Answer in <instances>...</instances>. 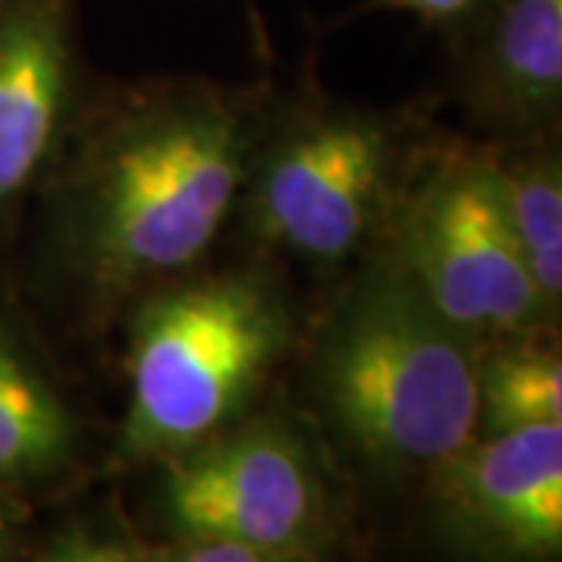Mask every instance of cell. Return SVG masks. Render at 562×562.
I'll return each mask as SVG.
<instances>
[{"mask_svg": "<svg viewBox=\"0 0 562 562\" xmlns=\"http://www.w3.org/2000/svg\"><path fill=\"white\" fill-rule=\"evenodd\" d=\"M247 154L241 113L184 91L120 120L88 154L72 198V238L88 276L132 288L179 272L220 235Z\"/></svg>", "mask_w": 562, "mask_h": 562, "instance_id": "6da1fadb", "label": "cell"}, {"mask_svg": "<svg viewBox=\"0 0 562 562\" xmlns=\"http://www.w3.org/2000/svg\"><path fill=\"white\" fill-rule=\"evenodd\" d=\"M479 369L472 338L384 266L331 313L316 384L338 431L372 465L435 472L475 438Z\"/></svg>", "mask_w": 562, "mask_h": 562, "instance_id": "7a4b0ae2", "label": "cell"}, {"mask_svg": "<svg viewBox=\"0 0 562 562\" xmlns=\"http://www.w3.org/2000/svg\"><path fill=\"white\" fill-rule=\"evenodd\" d=\"M288 338L276 294L250 276L172 288L147 303L132 338L128 457H176L228 428Z\"/></svg>", "mask_w": 562, "mask_h": 562, "instance_id": "3957f363", "label": "cell"}, {"mask_svg": "<svg viewBox=\"0 0 562 562\" xmlns=\"http://www.w3.org/2000/svg\"><path fill=\"white\" fill-rule=\"evenodd\" d=\"M462 335H509L547 313L516 241L501 169L484 157H450L428 172L403 216L401 262Z\"/></svg>", "mask_w": 562, "mask_h": 562, "instance_id": "277c9868", "label": "cell"}, {"mask_svg": "<svg viewBox=\"0 0 562 562\" xmlns=\"http://www.w3.org/2000/svg\"><path fill=\"white\" fill-rule=\"evenodd\" d=\"M162 516L179 538L310 553L325 528V487L306 443L262 419L166 457Z\"/></svg>", "mask_w": 562, "mask_h": 562, "instance_id": "5b68a950", "label": "cell"}, {"mask_svg": "<svg viewBox=\"0 0 562 562\" xmlns=\"http://www.w3.org/2000/svg\"><path fill=\"white\" fill-rule=\"evenodd\" d=\"M391 147L375 122H303L262 162L254 220L266 241L313 260H341L369 235L387 184Z\"/></svg>", "mask_w": 562, "mask_h": 562, "instance_id": "8992f818", "label": "cell"}, {"mask_svg": "<svg viewBox=\"0 0 562 562\" xmlns=\"http://www.w3.org/2000/svg\"><path fill=\"white\" fill-rule=\"evenodd\" d=\"M450 531L501 562H550L562 550V422L484 435L435 469Z\"/></svg>", "mask_w": 562, "mask_h": 562, "instance_id": "52a82bcc", "label": "cell"}, {"mask_svg": "<svg viewBox=\"0 0 562 562\" xmlns=\"http://www.w3.org/2000/svg\"><path fill=\"white\" fill-rule=\"evenodd\" d=\"M69 0H0V201L35 179L66 106Z\"/></svg>", "mask_w": 562, "mask_h": 562, "instance_id": "ba28073f", "label": "cell"}, {"mask_svg": "<svg viewBox=\"0 0 562 562\" xmlns=\"http://www.w3.org/2000/svg\"><path fill=\"white\" fill-rule=\"evenodd\" d=\"M475 101L509 125H541L562 98V0H482Z\"/></svg>", "mask_w": 562, "mask_h": 562, "instance_id": "9c48e42d", "label": "cell"}, {"mask_svg": "<svg viewBox=\"0 0 562 562\" xmlns=\"http://www.w3.org/2000/svg\"><path fill=\"white\" fill-rule=\"evenodd\" d=\"M76 425L66 403L0 331V479H35L66 462Z\"/></svg>", "mask_w": 562, "mask_h": 562, "instance_id": "30bf717a", "label": "cell"}, {"mask_svg": "<svg viewBox=\"0 0 562 562\" xmlns=\"http://www.w3.org/2000/svg\"><path fill=\"white\" fill-rule=\"evenodd\" d=\"M506 210L522 247L525 266L543 310H557L562 294V176L550 157L501 166Z\"/></svg>", "mask_w": 562, "mask_h": 562, "instance_id": "8fae6325", "label": "cell"}, {"mask_svg": "<svg viewBox=\"0 0 562 562\" xmlns=\"http://www.w3.org/2000/svg\"><path fill=\"white\" fill-rule=\"evenodd\" d=\"M562 422V362L557 350L516 347L479 369V425L501 435Z\"/></svg>", "mask_w": 562, "mask_h": 562, "instance_id": "7c38bea8", "label": "cell"}, {"mask_svg": "<svg viewBox=\"0 0 562 562\" xmlns=\"http://www.w3.org/2000/svg\"><path fill=\"white\" fill-rule=\"evenodd\" d=\"M144 562H310L303 553H276L247 543L232 541H191L176 538V543L160 550H140Z\"/></svg>", "mask_w": 562, "mask_h": 562, "instance_id": "4fadbf2b", "label": "cell"}, {"mask_svg": "<svg viewBox=\"0 0 562 562\" xmlns=\"http://www.w3.org/2000/svg\"><path fill=\"white\" fill-rule=\"evenodd\" d=\"M35 562H144L140 550L128 541L98 535V531H69L54 541Z\"/></svg>", "mask_w": 562, "mask_h": 562, "instance_id": "5bb4252c", "label": "cell"}, {"mask_svg": "<svg viewBox=\"0 0 562 562\" xmlns=\"http://www.w3.org/2000/svg\"><path fill=\"white\" fill-rule=\"evenodd\" d=\"M382 7L413 13L425 22H453L462 16H472L482 0H379Z\"/></svg>", "mask_w": 562, "mask_h": 562, "instance_id": "9a60e30c", "label": "cell"}, {"mask_svg": "<svg viewBox=\"0 0 562 562\" xmlns=\"http://www.w3.org/2000/svg\"><path fill=\"white\" fill-rule=\"evenodd\" d=\"M10 543H13V509L0 501V562H7Z\"/></svg>", "mask_w": 562, "mask_h": 562, "instance_id": "2e32d148", "label": "cell"}]
</instances>
